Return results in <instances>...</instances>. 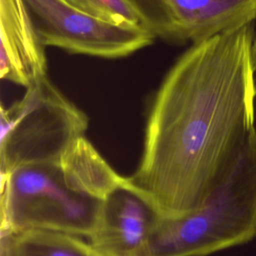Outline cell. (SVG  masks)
<instances>
[{
	"label": "cell",
	"mask_w": 256,
	"mask_h": 256,
	"mask_svg": "<svg viewBox=\"0 0 256 256\" xmlns=\"http://www.w3.org/2000/svg\"><path fill=\"white\" fill-rule=\"evenodd\" d=\"M253 41L250 24L192 44L157 90L128 180L162 217L200 208L256 131Z\"/></svg>",
	"instance_id": "obj_1"
},
{
	"label": "cell",
	"mask_w": 256,
	"mask_h": 256,
	"mask_svg": "<svg viewBox=\"0 0 256 256\" xmlns=\"http://www.w3.org/2000/svg\"><path fill=\"white\" fill-rule=\"evenodd\" d=\"M256 238V131L197 210L161 217L141 256H207Z\"/></svg>",
	"instance_id": "obj_2"
},
{
	"label": "cell",
	"mask_w": 256,
	"mask_h": 256,
	"mask_svg": "<svg viewBox=\"0 0 256 256\" xmlns=\"http://www.w3.org/2000/svg\"><path fill=\"white\" fill-rule=\"evenodd\" d=\"M1 235L51 230L90 237L101 202L66 184L59 161L26 164L1 175Z\"/></svg>",
	"instance_id": "obj_3"
},
{
	"label": "cell",
	"mask_w": 256,
	"mask_h": 256,
	"mask_svg": "<svg viewBox=\"0 0 256 256\" xmlns=\"http://www.w3.org/2000/svg\"><path fill=\"white\" fill-rule=\"evenodd\" d=\"M88 123V116L48 76L39 80L20 100L1 107V175L26 164L60 161L85 136Z\"/></svg>",
	"instance_id": "obj_4"
},
{
	"label": "cell",
	"mask_w": 256,
	"mask_h": 256,
	"mask_svg": "<svg viewBox=\"0 0 256 256\" xmlns=\"http://www.w3.org/2000/svg\"><path fill=\"white\" fill-rule=\"evenodd\" d=\"M45 47L72 54L121 58L151 45L148 29L117 26L94 18L66 0H24Z\"/></svg>",
	"instance_id": "obj_5"
},
{
	"label": "cell",
	"mask_w": 256,
	"mask_h": 256,
	"mask_svg": "<svg viewBox=\"0 0 256 256\" xmlns=\"http://www.w3.org/2000/svg\"><path fill=\"white\" fill-rule=\"evenodd\" d=\"M147 15L157 36L192 44L252 24L256 0H152Z\"/></svg>",
	"instance_id": "obj_6"
},
{
	"label": "cell",
	"mask_w": 256,
	"mask_h": 256,
	"mask_svg": "<svg viewBox=\"0 0 256 256\" xmlns=\"http://www.w3.org/2000/svg\"><path fill=\"white\" fill-rule=\"evenodd\" d=\"M161 217L126 177L101 202L90 243L103 256H141Z\"/></svg>",
	"instance_id": "obj_7"
},
{
	"label": "cell",
	"mask_w": 256,
	"mask_h": 256,
	"mask_svg": "<svg viewBox=\"0 0 256 256\" xmlns=\"http://www.w3.org/2000/svg\"><path fill=\"white\" fill-rule=\"evenodd\" d=\"M0 76L28 88L47 77L45 46L24 0H0Z\"/></svg>",
	"instance_id": "obj_8"
},
{
	"label": "cell",
	"mask_w": 256,
	"mask_h": 256,
	"mask_svg": "<svg viewBox=\"0 0 256 256\" xmlns=\"http://www.w3.org/2000/svg\"><path fill=\"white\" fill-rule=\"evenodd\" d=\"M59 163L69 188L99 201L126 182L85 136L70 145Z\"/></svg>",
	"instance_id": "obj_9"
},
{
	"label": "cell",
	"mask_w": 256,
	"mask_h": 256,
	"mask_svg": "<svg viewBox=\"0 0 256 256\" xmlns=\"http://www.w3.org/2000/svg\"><path fill=\"white\" fill-rule=\"evenodd\" d=\"M1 256H103L79 236L51 231L25 230L1 235Z\"/></svg>",
	"instance_id": "obj_10"
},
{
	"label": "cell",
	"mask_w": 256,
	"mask_h": 256,
	"mask_svg": "<svg viewBox=\"0 0 256 256\" xmlns=\"http://www.w3.org/2000/svg\"><path fill=\"white\" fill-rule=\"evenodd\" d=\"M66 1L81 10L82 12L104 22L111 23L117 26L151 30L146 15L134 0Z\"/></svg>",
	"instance_id": "obj_11"
},
{
	"label": "cell",
	"mask_w": 256,
	"mask_h": 256,
	"mask_svg": "<svg viewBox=\"0 0 256 256\" xmlns=\"http://www.w3.org/2000/svg\"><path fill=\"white\" fill-rule=\"evenodd\" d=\"M252 58H253V64H254V68L256 70V37L254 38L253 41V48H252Z\"/></svg>",
	"instance_id": "obj_12"
}]
</instances>
